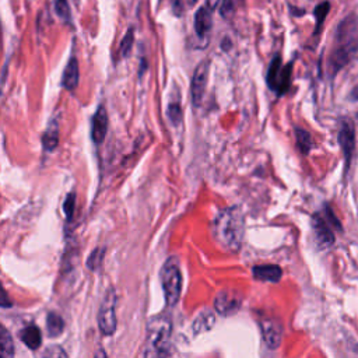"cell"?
I'll list each match as a JSON object with an SVG mask.
<instances>
[{
	"label": "cell",
	"mask_w": 358,
	"mask_h": 358,
	"mask_svg": "<svg viewBox=\"0 0 358 358\" xmlns=\"http://www.w3.org/2000/svg\"><path fill=\"white\" fill-rule=\"evenodd\" d=\"M213 236L228 252H238L245 235V218L239 207H225L213 220Z\"/></svg>",
	"instance_id": "1"
},
{
	"label": "cell",
	"mask_w": 358,
	"mask_h": 358,
	"mask_svg": "<svg viewBox=\"0 0 358 358\" xmlns=\"http://www.w3.org/2000/svg\"><path fill=\"white\" fill-rule=\"evenodd\" d=\"M358 49V18L348 15L340 25L336 34V46L330 57L333 71L341 69Z\"/></svg>",
	"instance_id": "2"
},
{
	"label": "cell",
	"mask_w": 358,
	"mask_h": 358,
	"mask_svg": "<svg viewBox=\"0 0 358 358\" xmlns=\"http://www.w3.org/2000/svg\"><path fill=\"white\" fill-rule=\"evenodd\" d=\"M172 322L166 315L152 317L145 330V343L143 355L145 357H165L171 354Z\"/></svg>",
	"instance_id": "3"
},
{
	"label": "cell",
	"mask_w": 358,
	"mask_h": 358,
	"mask_svg": "<svg viewBox=\"0 0 358 358\" xmlns=\"http://www.w3.org/2000/svg\"><path fill=\"white\" fill-rule=\"evenodd\" d=\"M159 280L164 291V298L168 306H175L180 298L182 273L179 262L175 256L169 257L159 271Z\"/></svg>",
	"instance_id": "4"
},
{
	"label": "cell",
	"mask_w": 358,
	"mask_h": 358,
	"mask_svg": "<svg viewBox=\"0 0 358 358\" xmlns=\"http://www.w3.org/2000/svg\"><path fill=\"white\" fill-rule=\"evenodd\" d=\"M116 294L113 289H108L98 310V327L102 334L112 336L116 331Z\"/></svg>",
	"instance_id": "5"
},
{
	"label": "cell",
	"mask_w": 358,
	"mask_h": 358,
	"mask_svg": "<svg viewBox=\"0 0 358 358\" xmlns=\"http://www.w3.org/2000/svg\"><path fill=\"white\" fill-rule=\"evenodd\" d=\"M208 73H210V62L203 60L197 64V67L193 71L192 81H190V96L194 106L201 105L207 83H208Z\"/></svg>",
	"instance_id": "6"
},
{
	"label": "cell",
	"mask_w": 358,
	"mask_h": 358,
	"mask_svg": "<svg viewBox=\"0 0 358 358\" xmlns=\"http://www.w3.org/2000/svg\"><path fill=\"white\" fill-rule=\"evenodd\" d=\"M241 305H242V296L238 291L221 289L214 299V308L222 316L234 315L235 312L239 310Z\"/></svg>",
	"instance_id": "7"
},
{
	"label": "cell",
	"mask_w": 358,
	"mask_h": 358,
	"mask_svg": "<svg viewBox=\"0 0 358 358\" xmlns=\"http://www.w3.org/2000/svg\"><path fill=\"white\" fill-rule=\"evenodd\" d=\"M338 143H340L341 151L345 158V169H347L351 155H352V151H354V144H355L354 123L348 117H344L341 120V126H340V131H338Z\"/></svg>",
	"instance_id": "8"
},
{
	"label": "cell",
	"mask_w": 358,
	"mask_h": 358,
	"mask_svg": "<svg viewBox=\"0 0 358 358\" xmlns=\"http://www.w3.org/2000/svg\"><path fill=\"white\" fill-rule=\"evenodd\" d=\"M263 341L270 350H277L282 338V327L274 319H264L260 322Z\"/></svg>",
	"instance_id": "9"
},
{
	"label": "cell",
	"mask_w": 358,
	"mask_h": 358,
	"mask_svg": "<svg viewBox=\"0 0 358 358\" xmlns=\"http://www.w3.org/2000/svg\"><path fill=\"white\" fill-rule=\"evenodd\" d=\"M108 131V113L103 105L98 106L96 112L91 119V138L95 144H99L105 140Z\"/></svg>",
	"instance_id": "10"
},
{
	"label": "cell",
	"mask_w": 358,
	"mask_h": 358,
	"mask_svg": "<svg viewBox=\"0 0 358 358\" xmlns=\"http://www.w3.org/2000/svg\"><path fill=\"white\" fill-rule=\"evenodd\" d=\"M312 228L315 232L316 242L319 243L320 248H329L334 243V235H333L331 229L329 228L327 222L319 214H315L312 217Z\"/></svg>",
	"instance_id": "11"
},
{
	"label": "cell",
	"mask_w": 358,
	"mask_h": 358,
	"mask_svg": "<svg viewBox=\"0 0 358 358\" xmlns=\"http://www.w3.org/2000/svg\"><path fill=\"white\" fill-rule=\"evenodd\" d=\"M252 274L259 281L277 282L282 277V270L277 264H259L252 268Z\"/></svg>",
	"instance_id": "12"
},
{
	"label": "cell",
	"mask_w": 358,
	"mask_h": 358,
	"mask_svg": "<svg viewBox=\"0 0 358 358\" xmlns=\"http://www.w3.org/2000/svg\"><path fill=\"white\" fill-rule=\"evenodd\" d=\"M213 27V18H211V10L206 7H200L194 14V31L199 38H206Z\"/></svg>",
	"instance_id": "13"
},
{
	"label": "cell",
	"mask_w": 358,
	"mask_h": 358,
	"mask_svg": "<svg viewBox=\"0 0 358 358\" xmlns=\"http://www.w3.org/2000/svg\"><path fill=\"white\" fill-rule=\"evenodd\" d=\"M78 78H80V69H78V62L76 57H70L67 62V66L64 67L63 76H62V85L64 90L74 91L76 87L78 85Z\"/></svg>",
	"instance_id": "14"
},
{
	"label": "cell",
	"mask_w": 358,
	"mask_h": 358,
	"mask_svg": "<svg viewBox=\"0 0 358 358\" xmlns=\"http://www.w3.org/2000/svg\"><path fill=\"white\" fill-rule=\"evenodd\" d=\"M20 338L21 341L29 348V350H36L41 347L42 344V334L38 326L35 324H29L25 329L21 330L20 333Z\"/></svg>",
	"instance_id": "15"
},
{
	"label": "cell",
	"mask_w": 358,
	"mask_h": 358,
	"mask_svg": "<svg viewBox=\"0 0 358 358\" xmlns=\"http://www.w3.org/2000/svg\"><path fill=\"white\" fill-rule=\"evenodd\" d=\"M214 322H215L214 313L210 309H204L203 312H200L197 315V317L193 322V333L199 334V333L210 330L213 327Z\"/></svg>",
	"instance_id": "16"
},
{
	"label": "cell",
	"mask_w": 358,
	"mask_h": 358,
	"mask_svg": "<svg viewBox=\"0 0 358 358\" xmlns=\"http://www.w3.org/2000/svg\"><path fill=\"white\" fill-rule=\"evenodd\" d=\"M281 70H282V64H281V57L280 55H275L271 62H270V66H268V70H267V85L275 91L277 88V83H278V78H280V74H281Z\"/></svg>",
	"instance_id": "17"
},
{
	"label": "cell",
	"mask_w": 358,
	"mask_h": 358,
	"mask_svg": "<svg viewBox=\"0 0 358 358\" xmlns=\"http://www.w3.org/2000/svg\"><path fill=\"white\" fill-rule=\"evenodd\" d=\"M59 143V124L57 122H50V124L48 126V129L45 130L43 136H42V144L43 148L46 151H52L57 147Z\"/></svg>",
	"instance_id": "18"
},
{
	"label": "cell",
	"mask_w": 358,
	"mask_h": 358,
	"mask_svg": "<svg viewBox=\"0 0 358 358\" xmlns=\"http://www.w3.org/2000/svg\"><path fill=\"white\" fill-rule=\"evenodd\" d=\"M46 330H48V334L50 337L60 336L64 330V320L62 319V316L55 313V312L48 313V316H46Z\"/></svg>",
	"instance_id": "19"
},
{
	"label": "cell",
	"mask_w": 358,
	"mask_h": 358,
	"mask_svg": "<svg viewBox=\"0 0 358 358\" xmlns=\"http://www.w3.org/2000/svg\"><path fill=\"white\" fill-rule=\"evenodd\" d=\"M0 354L4 358H11L14 355V343L4 326L0 327Z\"/></svg>",
	"instance_id": "20"
},
{
	"label": "cell",
	"mask_w": 358,
	"mask_h": 358,
	"mask_svg": "<svg viewBox=\"0 0 358 358\" xmlns=\"http://www.w3.org/2000/svg\"><path fill=\"white\" fill-rule=\"evenodd\" d=\"M103 256H105V248H95L87 259V267L92 271L99 270L103 262Z\"/></svg>",
	"instance_id": "21"
},
{
	"label": "cell",
	"mask_w": 358,
	"mask_h": 358,
	"mask_svg": "<svg viewBox=\"0 0 358 358\" xmlns=\"http://www.w3.org/2000/svg\"><path fill=\"white\" fill-rule=\"evenodd\" d=\"M133 43H134V28L133 27H129V29L126 31L122 42H120V55L122 57H127L131 52V48H133Z\"/></svg>",
	"instance_id": "22"
},
{
	"label": "cell",
	"mask_w": 358,
	"mask_h": 358,
	"mask_svg": "<svg viewBox=\"0 0 358 358\" xmlns=\"http://www.w3.org/2000/svg\"><path fill=\"white\" fill-rule=\"evenodd\" d=\"M295 136H296V144L299 147V150L303 154H308L310 151L312 147V138L310 134L302 129H295Z\"/></svg>",
	"instance_id": "23"
},
{
	"label": "cell",
	"mask_w": 358,
	"mask_h": 358,
	"mask_svg": "<svg viewBox=\"0 0 358 358\" xmlns=\"http://www.w3.org/2000/svg\"><path fill=\"white\" fill-rule=\"evenodd\" d=\"M166 115H168V119L171 120V123L173 126H178L180 123V120H182V109H180V102H178V99L172 101L168 105Z\"/></svg>",
	"instance_id": "24"
},
{
	"label": "cell",
	"mask_w": 358,
	"mask_h": 358,
	"mask_svg": "<svg viewBox=\"0 0 358 358\" xmlns=\"http://www.w3.org/2000/svg\"><path fill=\"white\" fill-rule=\"evenodd\" d=\"M55 11L64 22L71 21V11L67 0H55Z\"/></svg>",
	"instance_id": "25"
},
{
	"label": "cell",
	"mask_w": 358,
	"mask_h": 358,
	"mask_svg": "<svg viewBox=\"0 0 358 358\" xmlns=\"http://www.w3.org/2000/svg\"><path fill=\"white\" fill-rule=\"evenodd\" d=\"M329 10H330L329 1H323V3H320V4L315 8V11H313V13H315V18H316V31H315V32H319V31H320V27H322L324 18H326Z\"/></svg>",
	"instance_id": "26"
},
{
	"label": "cell",
	"mask_w": 358,
	"mask_h": 358,
	"mask_svg": "<svg viewBox=\"0 0 358 358\" xmlns=\"http://www.w3.org/2000/svg\"><path fill=\"white\" fill-rule=\"evenodd\" d=\"M74 206H76V193L71 192L66 196V200H64V204H63V210H64V214H66L67 220H71L73 213H74Z\"/></svg>",
	"instance_id": "27"
},
{
	"label": "cell",
	"mask_w": 358,
	"mask_h": 358,
	"mask_svg": "<svg viewBox=\"0 0 358 358\" xmlns=\"http://www.w3.org/2000/svg\"><path fill=\"white\" fill-rule=\"evenodd\" d=\"M234 13V0H222L220 6V14L222 18H229Z\"/></svg>",
	"instance_id": "28"
},
{
	"label": "cell",
	"mask_w": 358,
	"mask_h": 358,
	"mask_svg": "<svg viewBox=\"0 0 358 358\" xmlns=\"http://www.w3.org/2000/svg\"><path fill=\"white\" fill-rule=\"evenodd\" d=\"M43 355H46V357H67V352L62 347H59V345H50L43 352Z\"/></svg>",
	"instance_id": "29"
},
{
	"label": "cell",
	"mask_w": 358,
	"mask_h": 358,
	"mask_svg": "<svg viewBox=\"0 0 358 358\" xmlns=\"http://www.w3.org/2000/svg\"><path fill=\"white\" fill-rule=\"evenodd\" d=\"M171 1V10L176 17H182L183 11H185V6H183V0H169Z\"/></svg>",
	"instance_id": "30"
},
{
	"label": "cell",
	"mask_w": 358,
	"mask_h": 358,
	"mask_svg": "<svg viewBox=\"0 0 358 358\" xmlns=\"http://www.w3.org/2000/svg\"><path fill=\"white\" fill-rule=\"evenodd\" d=\"M218 3H220V0H206V6H207L211 11H214V10L218 7Z\"/></svg>",
	"instance_id": "31"
},
{
	"label": "cell",
	"mask_w": 358,
	"mask_h": 358,
	"mask_svg": "<svg viewBox=\"0 0 358 358\" xmlns=\"http://www.w3.org/2000/svg\"><path fill=\"white\" fill-rule=\"evenodd\" d=\"M1 306H3V308L11 306V302L7 299V292H6V291H3V301H1Z\"/></svg>",
	"instance_id": "32"
},
{
	"label": "cell",
	"mask_w": 358,
	"mask_h": 358,
	"mask_svg": "<svg viewBox=\"0 0 358 358\" xmlns=\"http://www.w3.org/2000/svg\"><path fill=\"white\" fill-rule=\"evenodd\" d=\"M350 98H351L352 101H358V85H355V87L352 88V91H351V94H350Z\"/></svg>",
	"instance_id": "33"
},
{
	"label": "cell",
	"mask_w": 358,
	"mask_h": 358,
	"mask_svg": "<svg viewBox=\"0 0 358 358\" xmlns=\"http://www.w3.org/2000/svg\"><path fill=\"white\" fill-rule=\"evenodd\" d=\"M196 3H197V0H189V4H190V6H194Z\"/></svg>",
	"instance_id": "34"
},
{
	"label": "cell",
	"mask_w": 358,
	"mask_h": 358,
	"mask_svg": "<svg viewBox=\"0 0 358 358\" xmlns=\"http://www.w3.org/2000/svg\"><path fill=\"white\" fill-rule=\"evenodd\" d=\"M357 122H358V112H357Z\"/></svg>",
	"instance_id": "35"
},
{
	"label": "cell",
	"mask_w": 358,
	"mask_h": 358,
	"mask_svg": "<svg viewBox=\"0 0 358 358\" xmlns=\"http://www.w3.org/2000/svg\"><path fill=\"white\" fill-rule=\"evenodd\" d=\"M76 1H77V0H76Z\"/></svg>",
	"instance_id": "36"
}]
</instances>
